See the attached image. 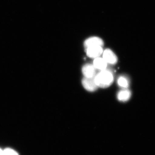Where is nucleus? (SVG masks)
<instances>
[{
	"label": "nucleus",
	"mask_w": 155,
	"mask_h": 155,
	"mask_svg": "<svg viewBox=\"0 0 155 155\" xmlns=\"http://www.w3.org/2000/svg\"><path fill=\"white\" fill-rule=\"evenodd\" d=\"M104 43L103 40L97 37H93L89 38L85 41L84 42V46L85 49L90 47L100 46L103 47Z\"/></svg>",
	"instance_id": "423d86ee"
},
{
	"label": "nucleus",
	"mask_w": 155,
	"mask_h": 155,
	"mask_svg": "<svg viewBox=\"0 0 155 155\" xmlns=\"http://www.w3.org/2000/svg\"><path fill=\"white\" fill-rule=\"evenodd\" d=\"M131 96V91L129 90L123 89L118 92L117 98L120 101L126 102L130 99Z\"/></svg>",
	"instance_id": "6e6552de"
},
{
	"label": "nucleus",
	"mask_w": 155,
	"mask_h": 155,
	"mask_svg": "<svg viewBox=\"0 0 155 155\" xmlns=\"http://www.w3.org/2000/svg\"><path fill=\"white\" fill-rule=\"evenodd\" d=\"M95 77L84 78L82 80V84L83 87L87 91L94 92L97 89L98 87L95 83Z\"/></svg>",
	"instance_id": "f03ea898"
},
{
	"label": "nucleus",
	"mask_w": 155,
	"mask_h": 155,
	"mask_svg": "<svg viewBox=\"0 0 155 155\" xmlns=\"http://www.w3.org/2000/svg\"><path fill=\"white\" fill-rule=\"evenodd\" d=\"M93 65L97 70L100 71H103L107 69V63L104 60V58L100 57L95 58Z\"/></svg>",
	"instance_id": "0eeeda50"
},
{
	"label": "nucleus",
	"mask_w": 155,
	"mask_h": 155,
	"mask_svg": "<svg viewBox=\"0 0 155 155\" xmlns=\"http://www.w3.org/2000/svg\"><path fill=\"white\" fill-rule=\"evenodd\" d=\"M98 87L106 88L110 86L114 81V73L107 69L97 73L94 78Z\"/></svg>",
	"instance_id": "f257e3e1"
},
{
	"label": "nucleus",
	"mask_w": 155,
	"mask_h": 155,
	"mask_svg": "<svg viewBox=\"0 0 155 155\" xmlns=\"http://www.w3.org/2000/svg\"><path fill=\"white\" fill-rule=\"evenodd\" d=\"M103 58L107 64L114 65L117 63L118 58L113 51L107 49L103 51Z\"/></svg>",
	"instance_id": "20e7f679"
},
{
	"label": "nucleus",
	"mask_w": 155,
	"mask_h": 155,
	"mask_svg": "<svg viewBox=\"0 0 155 155\" xmlns=\"http://www.w3.org/2000/svg\"><path fill=\"white\" fill-rule=\"evenodd\" d=\"M0 155H5L4 151L0 149Z\"/></svg>",
	"instance_id": "9b49d317"
},
{
	"label": "nucleus",
	"mask_w": 155,
	"mask_h": 155,
	"mask_svg": "<svg viewBox=\"0 0 155 155\" xmlns=\"http://www.w3.org/2000/svg\"><path fill=\"white\" fill-rule=\"evenodd\" d=\"M82 72L84 77L93 78L97 74V69L93 64H85L82 68Z\"/></svg>",
	"instance_id": "39448f33"
},
{
	"label": "nucleus",
	"mask_w": 155,
	"mask_h": 155,
	"mask_svg": "<svg viewBox=\"0 0 155 155\" xmlns=\"http://www.w3.org/2000/svg\"><path fill=\"white\" fill-rule=\"evenodd\" d=\"M103 47L100 46L90 47L86 48L87 55L89 58L93 59L100 57L103 54Z\"/></svg>",
	"instance_id": "7ed1b4c3"
},
{
	"label": "nucleus",
	"mask_w": 155,
	"mask_h": 155,
	"mask_svg": "<svg viewBox=\"0 0 155 155\" xmlns=\"http://www.w3.org/2000/svg\"><path fill=\"white\" fill-rule=\"evenodd\" d=\"M118 85L123 89H127L129 86L130 81L127 77L121 75L118 78L117 80Z\"/></svg>",
	"instance_id": "1a4fd4ad"
},
{
	"label": "nucleus",
	"mask_w": 155,
	"mask_h": 155,
	"mask_svg": "<svg viewBox=\"0 0 155 155\" xmlns=\"http://www.w3.org/2000/svg\"><path fill=\"white\" fill-rule=\"evenodd\" d=\"M3 151L5 155H19L16 151L12 149L6 148Z\"/></svg>",
	"instance_id": "9d476101"
}]
</instances>
